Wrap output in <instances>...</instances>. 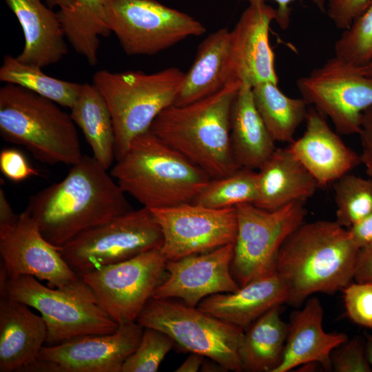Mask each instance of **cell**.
<instances>
[{"label": "cell", "instance_id": "obj_17", "mask_svg": "<svg viewBox=\"0 0 372 372\" xmlns=\"http://www.w3.org/2000/svg\"><path fill=\"white\" fill-rule=\"evenodd\" d=\"M1 261L9 278L32 276L61 288L80 278L67 264L59 249L41 234L37 224L25 209L17 225L0 236Z\"/></svg>", "mask_w": 372, "mask_h": 372}, {"label": "cell", "instance_id": "obj_40", "mask_svg": "<svg viewBox=\"0 0 372 372\" xmlns=\"http://www.w3.org/2000/svg\"><path fill=\"white\" fill-rule=\"evenodd\" d=\"M360 135L362 152L360 154L361 163L366 172L372 178V106L366 109L362 115Z\"/></svg>", "mask_w": 372, "mask_h": 372}, {"label": "cell", "instance_id": "obj_16", "mask_svg": "<svg viewBox=\"0 0 372 372\" xmlns=\"http://www.w3.org/2000/svg\"><path fill=\"white\" fill-rule=\"evenodd\" d=\"M234 242L209 251L168 260L166 275L154 290L155 298H176L196 307L205 298L237 291L231 271Z\"/></svg>", "mask_w": 372, "mask_h": 372}, {"label": "cell", "instance_id": "obj_43", "mask_svg": "<svg viewBox=\"0 0 372 372\" xmlns=\"http://www.w3.org/2000/svg\"><path fill=\"white\" fill-rule=\"evenodd\" d=\"M354 280L372 282V244L360 250Z\"/></svg>", "mask_w": 372, "mask_h": 372}, {"label": "cell", "instance_id": "obj_46", "mask_svg": "<svg viewBox=\"0 0 372 372\" xmlns=\"http://www.w3.org/2000/svg\"><path fill=\"white\" fill-rule=\"evenodd\" d=\"M200 371L204 372H223L228 371L227 369L222 364L215 360L208 358L207 360H204L200 369Z\"/></svg>", "mask_w": 372, "mask_h": 372}, {"label": "cell", "instance_id": "obj_14", "mask_svg": "<svg viewBox=\"0 0 372 372\" xmlns=\"http://www.w3.org/2000/svg\"><path fill=\"white\" fill-rule=\"evenodd\" d=\"M150 210L161 227L163 242L160 250L167 261L235 242L236 207L214 209L187 203Z\"/></svg>", "mask_w": 372, "mask_h": 372}, {"label": "cell", "instance_id": "obj_42", "mask_svg": "<svg viewBox=\"0 0 372 372\" xmlns=\"http://www.w3.org/2000/svg\"><path fill=\"white\" fill-rule=\"evenodd\" d=\"M19 215H17L6 195L4 189L0 187V236L10 231L17 223Z\"/></svg>", "mask_w": 372, "mask_h": 372}, {"label": "cell", "instance_id": "obj_19", "mask_svg": "<svg viewBox=\"0 0 372 372\" xmlns=\"http://www.w3.org/2000/svg\"><path fill=\"white\" fill-rule=\"evenodd\" d=\"M305 131L288 149L316 180L319 187L333 183L361 164L360 154L331 128L325 116L308 108Z\"/></svg>", "mask_w": 372, "mask_h": 372}, {"label": "cell", "instance_id": "obj_11", "mask_svg": "<svg viewBox=\"0 0 372 372\" xmlns=\"http://www.w3.org/2000/svg\"><path fill=\"white\" fill-rule=\"evenodd\" d=\"M106 24L128 55H153L206 32L189 14L156 0H107Z\"/></svg>", "mask_w": 372, "mask_h": 372}, {"label": "cell", "instance_id": "obj_8", "mask_svg": "<svg viewBox=\"0 0 372 372\" xmlns=\"http://www.w3.org/2000/svg\"><path fill=\"white\" fill-rule=\"evenodd\" d=\"M136 322L143 327L166 333L184 351L215 360L228 371H242L238 351L245 330L197 307L188 306L174 298L152 297Z\"/></svg>", "mask_w": 372, "mask_h": 372}, {"label": "cell", "instance_id": "obj_38", "mask_svg": "<svg viewBox=\"0 0 372 372\" xmlns=\"http://www.w3.org/2000/svg\"><path fill=\"white\" fill-rule=\"evenodd\" d=\"M0 169L5 177L14 183H19L30 177L39 175L19 149L5 148L0 152Z\"/></svg>", "mask_w": 372, "mask_h": 372}, {"label": "cell", "instance_id": "obj_2", "mask_svg": "<svg viewBox=\"0 0 372 372\" xmlns=\"http://www.w3.org/2000/svg\"><path fill=\"white\" fill-rule=\"evenodd\" d=\"M360 250L335 221L303 223L277 257L275 272L285 285L286 304L299 307L314 293L343 290L354 280Z\"/></svg>", "mask_w": 372, "mask_h": 372}, {"label": "cell", "instance_id": "obj_26", "mask_svg": "<svg viewBox=\"0 0 372 372\" xmlns=\"http://www.w3.org/2000/svg\"><path fill=\"white\" fill-rule=\"evenodd\" d=\"M231 145L240 167L258 169L276 149L255 105L252 87L242 84L231 114Z\"/></svg>", "mask_w": 372, "mask_h": 372}, {"label": "cell", "instance_id": "obj_29", "mask_svg": "<svg viewBox=\"0 0 372 372\" xmlns=\"http://www.w3.org/2000/svg\"><path fill=\"white\" fill-rule=\"evenodd\" d=\"M106 2L74 0L70 8L56 12L66 40L91 65L98 63L100 37L111 33L106 24Z\"/></svg>", "mask_w": 372, "mask_h": 372}, {"label": "cell", "instance_id": "obj_32", "mask_svg": "<svg viewBox=\"0 0 372 372\" xmlns=\"http://www.w3.org/2000/svg\"><path fill=\"white\" fill-rule=\"evenodd\" d=\"M258 197V174L240 167L227 176L211 178L192 203L207 207L224 209L238 204H254Z\"/></svg>", "mask_w": 372, "mask_h": 372}, {"label": "cell", "instance_id": "obj_18", "mask_svg": "<svg viewBox=\"0 0 372 372\" xmlns=\"http://www.w3.org/2000/svg\"><path fill=\"white\" fill-rule=\"evenodd\" d=\"M276 10L264 1L249 3L231 30L229 82L251 87L278 83L269 30Z\"/></svg>", "mask_w": 372, "mask_h": 372}, {"label": "cell", "instance_id": "obj_3", "mask_svg": "<svg viewBox=\"0 0 372 372\" xmlns=\"http://www.w3.org/2000/svg\"><path fill=\"white\" fill-rule=\"evenodd\" d=\"M240 86L229 82L200 100L172 105L157 116L149 130L211 178L230 174L240 168L230 139L231 109Z\"/></svg>", "mask_w": 372, "mask_h": 372}, {"label": "cell", "instance_id": "obj_24", "mask_svg": "<svg viewBox=\"0 0 372 372\" xmlns=\"http://www.w3.org/2000/svg\"><path fill=\"white\" fill-rule=\"evenodd\" d=\"M258 197L254 205L275 210L289 203L305 202L318 184L305 167L287 148H276L258 169Z\"/></svg>", "mask_w": 372, "mask_h": 372}, {"label": "cell", "instance_id": "obj_4", "mask_svg": "<svg viewBox=\"0 0 372 372\" xmlns=\"http://www.w3.org/2000/svg\"><path fill=\"white\" fill-rule=\"evenodd\" d=\"M110 174L149 209L192 203L211 178L148 130L136 136Z\"/></svg>", "mask_w": 372, "mask_h": 372}, {"label": "cell", "instance_id": "obj_13", "mask_svg": "<svg viewBox=\"0 0 372 372\" xmlns=\"http://www.w3.org/2000/svg\"><path fill=\"white\" fill-rule=\"evenodd\" d=\"M167 260L159 249L81 276L100 307L118 324L136 322L166 275Z\"/></svg>", "mask_w": 372, "mask_h": 372}, {"label": "cell", "instance_id": "obj_31", "mask_svg": "<svg viewBox=\"0 0 372 372\" xmlns=\"http://www.w3.org/2000/svg\"><path fill=\"white\" fill-rule=\"evenodd\" d=\"M0 81L19 85L69 109L74 105L81 87L80 83L48 76L42 68L22 63L10 54L3 59Z\"/></svg>", "mask_w": 372, "mask_h": 372}, {"label": "cell", "instance_id": "obj_23", "mask_svg": "<svg viewBox=\"0 0 372 372\" xmlns=\"http://www.w3.org/2000/svg\"><path fill=\"white\" fill-rule=\"evenodd\" d=\"M17 18L25 45L17 58L22 63L43 68L59 62L68 45L57 13L41 0H4Z\"/></svg>", "mask_w": 372, "mask_h": 372}, {"label": "cell", "instance_id": "obj_45", "mask_svg": "<svg viewBox=\"0 0 372 372\" xmlns=\"http://www.w3.org/2000/svg\"><path fill=\"white\" fill-rule=\"evenodd\" d=\"M205 356L196 353H190L187 358L178 367L176 372H197L205 360Z\"/></svg>", "mask_w": 372, "mask_h": 372}, {"label": "cell", "instance_id": "obj_34", "mask_svg": "<svg viewBox=\"0 0 372 372\" xmlns=\"http://www.w3.org/2000/svg\"><path fill=\"white\" fill-rule=\"evenodd\" d=\"M334 56L358 68L364 67L372 57V1L342 30L334 45Z\"/></svg>", "mask_w": 372, "mask_h": 372}, {"label": "cell", "instance_id": "obj_33", "mask_svg": "<svg viewBox=\"0 0 372 372\" xmlns=\"http://www.w3.org/2000/svg\"><path fill=\"white\" fill-rule=\"evenodd\" d=\"M335 222L349 228L372 212V178L350 174L333 183Z\"/></svg>", "mask_w": 372, "mask_h": 372}, {"label": "cell", "instance_id": "obj_6", "mask_svg": "<svg viewBox=\"0 0 372 372\" xmlns=\"http://www.w3.org/2000/svg\"><path fill=\"white\" fill-rule=\"evenodd\" d=\"M185 74L180 69L172 67L152 74L101 70L94 74L93 84L104 97L111 112L116 160L136 136L149 130L163 110L174 104Z\"/></svg>", "mask_w": 372, "mask_h": 372}, {"label": "cell", "instance_id": "obj_21", "mask_svg": "<svg viewBox=\"0 0 372 372\" xmlns=\"http://www.w3.org/2000/svg\"><path fill=\"white\" fill-rule=\"evenodd\" d=\"M323 308L316 297L309 298L302 309L291 314L283 357L273 372H288L310 362L332 371L331 355L348 340L342 333H327L322 328Z\"/></svg>", "mask_w": 372, "mask_h": 372}, {"label": "cell", "instance_id": "obj_22", "mask_svg": "<svg viewBox=\"0 0 372 372\" xmlns=\"http://www.w3.org/2000/svg\"><path fill=\"white\" fill-rule=\"evenodd\" d=\"M286 302L285 285L274 272L254 280L236 291L211 295L203 299L197 307L245 330L269 309Z\"/></svg>", "mask_w": 372, "mask_h": 372}, {"label": "cell", "instance_id": "obj_37", "mask_svg": "<svg viewBox=\"0 0 372 372\" xmlns=\"http://www.w3.org/2000/svg\"><path fill=\"white\" fill-rule=\"evenodd\" d=\"M331 369L335 372H371L362 342L353 338L337 347L331 355Z\"/></svg>", "mask_w": 372, "mask_h": 372}, {"label": "cell", "instance_id": "obj_27", "mask_svg": "<svg viewBox=\"0 0 372 372\" xmlns=\"http://www.w3.org/2000/svg\"><path fill=\"white\" fill-rule=\"evenodd\" d=\"M70 116L90 145L93 157L108 169L116 158V138L109 107L94 85L81 84Z\"/></svg>", "mask_w": 372, "mask_h": 372}, {"label": "cell", "instance_id": "obj_15", "mask_svg": "<svg viewBox=\"0 0 372 372\" xmlns=\"http://www.w3.org/2000/svg\"><path fill=\"white\" fill-rule=\"evenodd\" d=\"M144 327L136 322L118 324L108 334L86 335L43 346L37 359L39 372H121L138 347Z\"/></svg>", "mask_w": 372, "mask_h": 372}, {"label": "cell", "instance_id": "obj_10", "mask_svg": "<svg viewBox=\"0 0 372 372\" xmlns=\"http://www.w3.org/2000/svg\"><path fill=\"white\" fill-rule=\"evenodd\" d=\"M236 209L237 232L231 271L240 287L275 272L281 246L304 223L307 209L301 201L275 210L252 203L238 204Z\"/></svg>", "mask_w": 372, "mask_h": 372}, {"label": "cell", "instance_id": "obj_1", "mask_svg": "<svg viewBox=\"0 0 372 372\" xmlns=\"http://www.w3.org/2000/svg\"><path fill=\"white\" fill-rule=\"evenodd\" d=\"M125 195L107 169L83 155L63 180L31 196L25 210L59 249L81 232L132 210Z\"/></svg>", "mask_w": 372, "mask_h": 372}, {"label": "cell", "instance_id": "obj_48", "mask_svg": "<svg viewBox=\"0 0 372 372\" xmlns=\"http://www.w3.org/2000/svg\"><path fill=\"white\" fill-rule=\"evenodd\" d=\"M366 355L372 366V335H367L365 349Z\"/></svg>", "mask_w": 372, "mask_h": 372}, {"label": "cell", "instance_id": "obj_47", "mask_svg": "<svg viewBox=\"0 0 372 372\" xmlns=\"http://www.w3.org/2000/svg\"><path fill=\"white\" fill-rule=\"evenodd\" d=\"M48 4L50 6H57L59 9L70 8L74 0H46Z\"/></svg>", "mask_w": 372, "mask_h": 372}, {"label": "cell", "instance_id": "obj_20", "mask_svg": "<svg viewBox=\"0 0 372 372\" xmlns=\"http://www.w3.org/2000/svg\"><path fill=\"white\" fill-rule=\"evenodd\" d=\"M6 269L0 265V372L21 371L34 362L45 343L47 327L41 316L8 293Z\"/></svg>", "mask_w": 372, "mask_h": 372}, {"label": "cell", "instance_id": "obj_36", "mask_svg": "<svg viewBox=\"0 0 372 372\" xmlns=\"http://www.w3.org/2000/svg\"><path fill=\"white\" fill-rule=\"evenodd\" d=\"M342 291L349 318L356 324L372 329V282L352 281Z\"/></svg>", "mask_w": 372, "mask_h": 372}, {"label": "cell", "instance_id": "obj_9", "mask_svg": "<svg viewBox=\"0 0 372 372\" xmlns=\"http://www.w3.org/2000/svg\"><path fill=\"white\" fill-rule=\"evenodd\" d=\"M163 242L161 227L152 211L142 207L81 232L59 251L81 276L101 267L161 249Z\"/></svg>", "mask_w": 372, "mask_h": 372}, {"label": "cell", "instance_id": "obj_30", "mask_svg": "<svg viewBox=\"0 0 372 372\" xmlns=\"http://www.w3.org/2000/svg\"><path fill=\"white\" fill-rule=\"evenodd\" d=\"M253 99L268 132L275 142L291 143L305 121L308 108L302 98H291L273 82L252 87Z\"/></svg>", "mask_w": 372, "mask_h": 372}, {"label": "cell", "instance_id": "obj_49", "mask_svg": "<svg viewBox=\"0 0 372 372\" xmlns=\"http://www.w3.org/2000/svg\"><path fill=\"white\" fill-rule=\"evenodd\" d=\"M361 70L364 74L372 80V57L368 63L361 68Z\"/></svg>", "mask_w": 372, "mask_h": 372}, {"label": "cell", "instance_id": "obj_35", "mask_svg": "<svg viewBox=\"0 0 372 372\" xmlns=\"http://www.w3.org/2000/svg\"><path fill=\"white\" fill-rule=\"evenodd\" d=\"M174 345V341L166 333L144 327L138 347L124 362L121 372L157 371Z\"/></svg>", "mask_w": 372, "mask_h": 372}, {"label": "cell", "instance_id": "obj_5", "mask_svg": "<svg viewBox=\"0 0 372 372\" xmlns=\"http://www.w3.org/2000/svg\"><path fill=\"white\" fill-rule=\"evenodd\" d=\"M54 101L19 85L0 88V134L39 161L73 165L83 157L76 125Z\"/></svg>", "mask_w": 372, "mask_h": 372}, {"label": "cell", "instance_id": "obj_28", "mask_svg": "<svg viewBox=\"0 0 372 372\" xmlns=\"http://www.w3.org/2000/svg\"><path fill=\"white\" fill-rule=\"evenodd\" d=\"M277 306L255 320L244 333L239 346L242 371L273 372L280 364L288 333V323Z\"/></svg>", "mask_w": 372, "mask_h": 372}, {"label": "cell", "instance_id": "obj_25", "mask_svg": "<svg viewBox=\"0 0 372 372\" xmlns=\"http://www.w3.org/2000/svg\"><path fill=\"white\" fill-rule=\"evenodd\" d=\"M230 43L231 30L223 28L209 34L200 43L174 105L200 100L229 83Z\"/></svg>", "mask_w": 372, "mask_h": 372}, {"label": "cell", "instance_id": "obj_12", "mask_svg": "<svg viewBox=\"0 0 372 372\" xmlns=\"http://www.w3.org/2000/svg\"><path fill=\"white\" fill-rule=\"evenodd\" d=\"M296 86L307 105L329 117L338 133L359 134L363 113L372 106V80L361 68L334 56L299 78Z\"/></svg>", "mask_w": 372, "mask_h": 372}, {"label": "cell", "instance_id": "obj_44", "mask_svg": "<svg viewBox=\"0 0 372 372\" xmlns=\"http://www.w3.org/2000/svg\"><path fill=\"white\" fill-rule=\"evenodd\" d=\"M242 1H247L248 3L253 1H264L266 2L269 0H239ZM277 3L278 8L276 10V17L275 21L278 25L283 30L286 29L290 22V8L289 4L294 0H272ZM313 3L322 11L326 12L324 7V0H312Z\"/></svg>", "mask_w": 372, "mask_h": 372}, {"label": "cell", "instance_id": "obj_39", "mask_svg": "<svg viewBox=\"0 0 372 372\" xmlns=\"http://www.w3.org/2000/svg\"><path fill=\"white\" fill-rule=\"evenodd\" d=\"M372 0H327L326 13L334 25L344 30L369 6Z\"/></svg>", "mask_w": 372, "mask_h": 372}, {"label": "cell", "instance_id": "obj_41", "mask_svg": "<svg viewBox=\"0 0 372 372\" xmlns=\"http://www.w3.org/2000/svg\"><path fill=\"white\" fill-rule=\"evenodd\" d=\"M353 242L361 249L372 244V212L347 229Z\"/></svg>", "mask_w": 372, "mask_h": 372}, {"label": "cell", "instance_id": "obj_7", "mask_svg": "<svg viewBox=\"0 0 372 372\" xmlns=\"http://www.w3.org/2000/svg\"><path fill=\"white\" fill-rule=\"evenodd\" d=\"M6 287L12 298L41 313L47 327L48 346L86 335L111 333L118 327L81 277L56 288L46 287L32 276H21L8 278Z\"/></svg>", "mask_w": 372, "mask_h": 372}]
</instances>
